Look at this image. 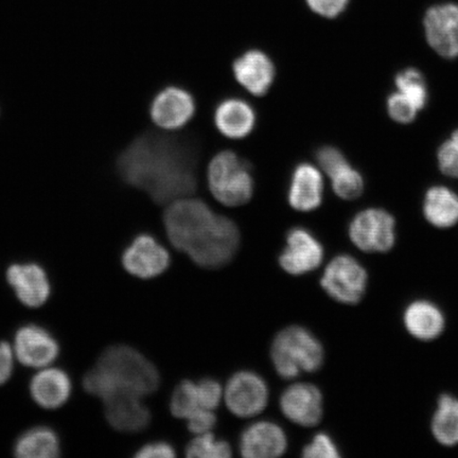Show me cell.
I'll list each match as a JSON object with an SVG mask.
<instances>
[{
  "mask_svg": "<svg viewBox=\"0 0 458 458\" xmlns=\"http://www.w3.org/2000/svg\"><path fill=\"white\" fill-rule=\"evenodd\" d=\"M437 157L443 174L458 179V130L440 146Z\"/></svg>",
  "mask_w": 458,
  "mask_h": 458,
  "instance_id": "cell-31",
  "label": "cell"
},
{
  "mask_svg": "<svg viewBox=\"0 0 458 458\" xmlns=\"http://www.w3.org/2000/svg\"><path fill=\"white\" fill-rule=\"evenodd\" d=\"M317 159L320 169L328 176L348 163L343 153L332 147L319 148L317 153Z\"/></svg>",
  "mask_w": 458,
  "mask_h": 458,
  "instance_id": "cell-34",
  "label": "cell"
},
{
  "mask_svg": "<svg viewBox=\"0 0 458 458\" xmlns=\"http://www.w3.org/2000/svg\"><path fill=\"white\" fill-rule=\"evenodd\" d=\"M123 265L134 276L148 279L158 276L170 265L168 250L150 234L137 236L125 249Z\"/></svg>",
  "mask_w": 458,
  "mask_h": 458,
  "instance_id": "cell-10",
  "label": "cell"
},
{
  "mask_svg": "<svg viewBox=\"0 0 458 458\" xmlns=\"http://www.w3.org/2000/svg\"><path fill=\"white\" fill-rule=\"evenodd\" d=\"M108 423L117 431L135 433L142 431L151 421L150 411L139 394L114 392L102 398Z\"/></svg>",
  "mask_w": 458,
  "mask_h": 458,
  "instance_id": "cell-14",
  "label": "cell"
},
{
  "mask_svg": "<svg viewBox=\"0 0 458 458\" xmlns=\"http://www.w3.org/2000/svg\"><path fill=\"white\" fill-rule=\"evenodd\" d=\"M208 187L216 200L228 208L249 202L254 193V179L248 163L233 151H222L208 168Z\"/></svg>",
  "mask_w": 458,
  "mask_h": 458,
  "instance_id": "cell-5",
  "label": "cell"
},
{
  "mask_svg": "<svg viewBox=\"0 0 458 458\" xmlns=\"http://www.w3.org/2000/svg\"><path fill=\"white\" fill-rule=\"evenodd\" d=\"M423 27L435 53L445 59L458 56V4H433L426 11Z\"/></svg>",
  "mask_w": 458,
  "mask_h": 458,
  "instance_id": "cell-8",
  "label": "cell"
},
{
  "mask_svg": "<svg viewBox=\"0 0 458 458\" xmlns=\"http://www.w3.org/2000/svg\"><path fill=\"white\" fill-rule=\"evenodd\" d=\"M30 393L33 400L42 408H61L70 399L72 382L65 371L57 369H44L33 377Z\"/></svg>",
  "mask_w": 458,
  "mask_h": 458,
  "instance_id": "cell-22",
  "label": "cell"
},
{
  "mask_svg": "<svg viewBox=\"0 0 458 458\" xmlns=\"http://www.w3.org/2000/svg\"><path fill=\"white\" fill-rule=\"evenodd\" d=\"M7 277L17 299L25 306L41 307L49 299L51 288L47 275L36 263L11 266Z\"/></svg>",
  "mask_w": 458,
  "mask_h": 458,
  "instance_id": "cell-17",
  "label": "cell"
},
{
  "mask_svg": "<svg viewBox=\"0 0 458 458\" xmlns=\"http://www.w3.org/2000/svg\"><path fill=\"white\" fill-rule=\"evenodd\" d=\"M234 79L251 95L265 96L272 88L275 80L273 61L261 50H249L233 64Z\"/></svg>",
  "mask_w": 458,
  "mask_h": 458,
  "instance_id": "cell-16",
  "label": "cell"
},
{
  "mask_svg": "<svg viewBox=\"0 0 458 458\" xmlns=\"http://www.w3.org/2000/svg\"><path fill=\"white\" fill-rule=\"evenodd\" d=\"M302 456L307 458H337L340 454L329 435L319 433L312 439L310 444L303 448Z\"/></svg>",
  "mask_w": 458,
  "mask_h": 458,
  "instance_id": "cell-32",
  "label": "cell"
},
{
  "mask_svg": "<svg viewBox=\"0 0 458 458\" xmlns=\"http://www.w3.org/2000/svg\"><path fill=\"white\" fill-rule=\"evenodd\" d=\"M170 408L172 415L185 420L200 411L208 410L200 396L198 383L189 380L182 381L175 388L172 394Z\"/></svg>",
  "mask_w": 458,
  "mask_h": 458,
  "instance_id": "cell-26",
  "label": "cell"
},
{
  "mask_svg": "<svg viewBox=\"0 0 458 458\" xmlns=\"http://www.w3.org/2000/svg\"><path fill=\"white\" fill-rule=\"evenodd\" d=\"M13 371V351L8 343L0 342V386L10 379Z\"/></svg>",
  "mask_w": 458,
  "mask_h": 458,
  "instance_id": "cell-37",
  "label": "cell"
},
{
  "mask_svg": "<svg viewBox=\"0 0 458 458\" xmlns=\"http://www.w3.org/2000/svg\"><path fill=\"white\" fill-rule=\"evenodd\" d=\"M394 83H396L397 91L413 102L418 110L421 111L426 106L428 89L425 78L420 72L414 68H408L398 73Z\"/></svg>",
  "mask_w": 458,
  "mask_h": 458,
  "instance_id": "cell-27",
  "label": "cell"
},
{
  "mask_svg": "<svg viewBox=\"0 0 458 458\" xmlns=\"http://www.w3.org/2000/svg\"><path fill=\"white\" fill-rule=\"evenodd\" d=\"M280 409L296 425L315 427L323 418V394L310 383H295L282 394Z\"/></svg>",
  "mask_w": 458,
  "mask_h": 458,
  "instance_id": "cell-13",
  "label": "cell"
},
{
  "mask_svg": "<svg viewBox=\"0 0 458 458\" xmlns=\"http://www.w3.org/2000/svg\"><path fill=\"white\" fill-rule=\"evenodd\" d=\"M14 454L20 458H55L60 455V440L53 429L38 427L17 439Z\"/></svg>",
  "mask_w": 458,
  "mask_h": 458,
  "instance_id": "cell-24",
  "label": "cell"
},
{
  "mask_svg": "<svg viewBox=\"0 0 458 458\" xmlns=\"http://www.w3.org/2000/svg\"><path fill=\"white\" fill-rule=\"evenodd\" d=\"M369 275L364 267L349 255L336 256L326 267L320 284L332 300L345 305L362 301L368 289Z\"/></svg>",
  "mask_w": 458,
  "mask_h": 458,
  "instance_id": "cell-6",
  "label": "cell"
},
{
  "mask_svg": "<svg viewBox=\"0 0 458 458\" xmlns=\"http://www.w3.org/2000/svg\"><path fill=\"white\" fill-rule=\"evenodd\" d=\"M14 352L21 364L29 368H46L59 356L60 346L49 332L37 325L17 330Z\"/></svg>",
  "mask_w": 458,
  "mask_h": 458,
  "instance_id": "cell-15",
  "label": "cell"
},
{
  "mask_svg": "<svg viewBox=\"0 0 458 458\" xmlns=\"http://www.w3.org/2000/svg\"><path fill=\"white\" fill-rule=\"evenodd\" d=\"M387 111L389 116L399 123L414 122L417 113L420 112L414 103L399 91L388 97Z\"/></svg>",
  "mask_w": 458,
  "mask_h": 458,
  "instance_id": "cell-30",
  "label": "cell"
},
{
  "mask_svg": "<svg viewBox=\"0 0 458 458\" xmlns=\"http://www.w3.org/2000/svg\"><path fill=\"white\" fill-rule=\"evenodd\" d=\"M164 225L172 245L205 268L227 265L239 249L240 233L234 222L216 215L199 199L186 197L170 203Z\"/></svg>",
  "mask_w": 458,
  "mask_h": 458,
  "instance_id": "cell-2",
  "label": "cell"
},
{
  "mask_svg": "<svg viewBox=\"0 0 458 458\" xmlns=\"http://www.w3.org/2000/svg\"><path fill=\"white\" fill-rule=\"evenodd\" d=\"M332 188L337 197L344 199H354L362 194L364 181L362 175L348 163L337 169L330 176Z\"/></svg>",
  "mask_w": 458,
  "mask_h": 458,
  "instance_id": "cell-28",
  "label": "cell"
},
{
  "mask_svg": "<svg viewBox=\"0 0 458 458\" xmlns=\"http://www.w3.org/2000/svg\"><path fill=\"white\" fill-rule=\"evenodd\" d=\"M135 456L139 458H172L175 456V452L169 444L158 442L142 446Z\"/></svg>",
  "mask_w": 458,
  "mask_h": 458,
  "instance_id": "cell-36",
  "label": "cell"
},
{
  "mask_svg": "<svg viewBox=\"0 0 458 458\" xmlns=\"http://www.w3.org/2000/svg\"><path fill=\"white\" fill-rule=\"evenodd\" d=\"M437 442L445 446L458 445V398L445 394L437 401L431 422Z\"/></svg>",
  "mask_w": 458,
  "mask_h": 458,
  "instance_id": "cell-25",
  "label": "cell"
},
{
  "mask_svg": "<svg viewBox=\"0 0 458 458\" xmlns=\"http://www.w3.org/2000/svg\"><path fill=\"white\" fill-rule=\"evenodd\" d=\"M225 403L229 411L238 417H253L266 409L268 400L267 383L251 371H240L228 381Z\"/></svg>",
  "mask_w": 458,
  "mask_h": 458,
  "instance_id": "cell-9",
  "label": "cell"
},
{
  "mask_svg": "<svg viewBox=\"0 0 458 458\" xmlns=\"http://www.w3.org/2000/svg\"><path fill=\"white\" fill-rule=\"evenodd\" d=\"M423 213L437 228H450L458 223V196L444 186L432 187L426 194Z\"/></svg>",
  "mask_w": 458,
  "mask_h": 458,
  "instance_id": "cell-23",
  "label": "cell"
},
{
  "mask_svg": "<svg viewBox=\"0 0 458 458\" xmlns=\"http://www.w3.org/2000/svg\"><path fill=\"white\" fill-rule=\"evenodd\" d=\"M271 356L277 374L284 379H294L301 372H314L322 368L324 348L310 331L301 326H291L275 337Z\"/></svg>",
  "mask_w": 458,
  "mask_h": 458,
  "instance_id": "cell-4",
  "label": "cell"
},
{
  "mask_svg": "<svg viewBox=\"0 0 458 458\" xmlns=\"http://www.w3.org/2000/svg\"><path fill=\"white\" fill-rule=\"evenodd\" d=\"M323 245L312 233L302 227L292 228L286 234V246L279 256L280 266L286 273L302 275L322 265Z\"/></svg>",
  "mask_w": 458,
  "mask_h": 458,
  "instance_id": "cell-11",
  "label": "cell"
},
{
  "mask_svg": "<svg viewBox=\"0 0 458 458\" xmlns=\"http://www.w3.org/2000/svg\"><path fill=\"white\" fill-rule=\"evenodd\" d=\"M197 164V153L187 141L148 133L120 154L117 169L127 184L158 204H170L196 191Z\"/></svg>",
  "mask_w": 458,
  "mask_h": 458,
  "instance_id": "cell-1",
  "label": "cell"
},
{
  "mask_svg": "<svg viewBox=\"0 0 458 458\" xmlns=\"http://www.w3.org/2000/svg\"><path fill=\"white\" fill-rule=\"evenodd\" d=\"M196 101L187 90L176 86L159 91L153 99L150 114L160 129L179 130L191 122L196 114Z\"/></svg>",
  "mask_w": 458,
  "mask_h": 458,
  "instance_id": "cell-12",
  "label": "cell"
},
{
  "mask_svg": "<svg viewBox=\"0 0 458 458\" xmlns=\"http://www.w3.org/2000/svg\"><path fill=\"white\" fill-rule=\"evenodd\" d=\"M349 237L366 253H386L396 242V222L386 210L366 209L353 217Z\"/></svg>",
  "mask_w": 458,
  "mask_h": 458,
  "instance_id": "cell-7",
  "label": "cell"
},
{
  "mask_svg": "<svg viewBox=\"0 0 458 458\" xmlns=\"http://www.w3.org/2000/svg\"><path fill=\"white\" fill-rule=\"evenodd\" d=\"M86 391L100 399L114 392L148 396L157 391L159 375L150 360L129 346L107 348L84 377Z\"/></svg>",
  "mask_w": 458,
  "mask_h": 458,
  "instance_id": "cell-3",
  "label": "cell"
},
{
  "mask_svg": "<svg viewBox=\"0 0 458 458\" xmlns=\"http://www.w3.org/2000/svg\"><path fill=\"white\" fill-rule=\"evenodd\" d=\"M215 124L217 131L229 140H242L254 131L256 112L243 99L228 98L217 105L215 111Z\"/></svg>",
  "mask_w": 458,
  "mask_h": 458,
  "instance_id": "cell-20",
  "label": "cell"
},
{
  "mask_svg": "<svg viewBox=\"0 0 458 458\" xmlns=\"http://www.w3.org/2000/svg\"><path fill=\"white\" fill-rule=\"evenodd\" d=\"M306 3L315 14L325 19H336L345 13L351 0H306Z\"/></svg>",
  "mask_w": 458,
  "mask_h": 458,
  "instance_id": "cell-33",
  "label": "cell"
},
{
  "mask_svg": "<svg viewBox=\"0 0 458 458\" xmlns=\"http://www.w3.org/2000/svg\"><path fill=\"white\" fill-rule=\"evenodd\" d=\"M186 456L197 458H227L232 456L231 445L219 440L211 432L199 434L187 445Z\"/></svg>",
  "mask_w": 458,
  "mask_h": 458,
  "instance_id": "cell-29",
  "label": "cell"
},
{
  "mask_svg": "<svg viewBox=\"0 0 458 458\" xmlns=\"http://www.w3.org/2000/svg\"><path fill=\"white\" fill-rule=\"evenodd\" d=\"M188 428L193 434L208 433L214 428L216 423V417L214 411L204 410L187 420Z\"/></svg>",
  "mask_w": 458,
  "mask_h": 458,
  "instance_id": "cell-35",
  "label": "cell"
},
{
  "mask_svg": "<svg viewBox=\"0 0 458 458\" xmlns=\"http://www.w3.org/2000/svg\"><path fill=\"white\" fill-rule=\"evenodd\" d=\"M324 197V179L313 165H297L292 174L288 199L292 208L309 213L319 208Z\"/></svg>",
  "mask_w": 458,
  "mask_h": 458,
  "instance_id": "cell-18",
  "label": "cell"
},
{
  "mask_svg": "<svg viewBox=\"0 0 458 458\" xmlns=\"http://www.w3.org/2000/svg\"><path fill=\"white\" fill-rule=\"evenodd\" d=\"M403 324L416 340L429 342L442 335L445 327V315L432 301L420 300L411 302L403 313Z\"/></svg>",
  "mask_w": 458,
  "mask_h": 458,
  "instance_id": "cell-21",
  "label": "cell"
},
{
  "mask_svg": "<svg viewBox=\"0 0 458 458\" xmlns=\"http://www.w3.org/2000/svg\"><path fill=\"white\" fill-rule=\"evenodd\" d=\"M283 428L270 421L256 422L245 429L240 439V451L246 458L278 457L286 450Z\"/></svg>",
  "mask_w": 458,
  "mask_h": 458,
  "instance_id": "cell-19",
  "label": "cell"
}]
</instances>
